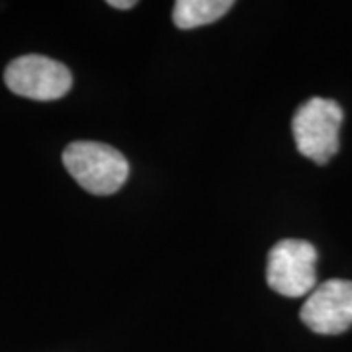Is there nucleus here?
I'll return each mask as SVG.
<instances>
[{
	"label": "nucleus",
	"mask_w": 352,
	"mask_h": 352,
	"mask_svg": "<svg viewBox=\"0 0 352 352\" xmlns=\"http://www.w3.org/2000/svg\"><path fill=\"white\" fill-rule=\"evenodd\" d=\"M63 164L82 188L96 196H110L126 184L129 164L110 145L75 141L63 151Z\"/></svg>",
	"instance_id": "1"
},
{
	"label": "nucleus",
	"mask_w": 352,
	"mask_h": 352,
	"mask_svg": "<svg viewBox=\"0 0 352 352\" xmlns=\"http://www.w3.org/2000/svg\"><path fill=\"white\" fill-rule=\"evenodd\" d=\"M342 108L329 98H309L294 113L292 131L298 151L317 164L329 163L339 151Z\"/></svg>",
	"instance_id": "2"
},
{
	"label": "nucleus",
	"mask_w": 352,
	"mask_h": 352,
	"mask_svg": "<svg viewBox=\"0 0 352 352\" xmlns=\"http://www.w3.org/2000/svg\"><path fill=\"white\" fill-rule=\"evenodd\" d=\"M315 263L317 251L311 243L302 239L280 241L268 252V286L286 298L305 296L315 289Z\"/></svg>",
	"instance_id": "3"
},
{
	"label": "nucleus",
	"mask_w": 352,
	"mask_h": 352,
	"mask_svg": "<svg viewBox=\"0 0 352 352\" xmlns=\"http://www.w3.org/2000/svg\"><path fill=\"white\" fill-rule=\"evenodd\" d=\"M6 87L14 94L32 100L63 98L73 87V75L63 63L45 55H22L4 71Z\"/></svg>",
	"instance_id": "4"
},
{
	"label": "nucleus",
	"mask_w": 352,
	"mask_h": 352,
	"mask_svg": "<svg viewBox=\"0 0 352 352\" xmlns=\"http://www.w3.org/2000/svg\"><path fill=\"white\" fill-rule=\"evenodd\" d=\"M302 321L319 335H339L352 325V282L333 278L309 294Z\"/></svg>",
	"instance_id": "5"
},
{
	"label": "nucleus",
	"mask_w": 352,
	"mask_h": 352,
	"mask_svg": "<svg viewBox=\"0 0 352 352\" xmlns=\"http://www.w3.org/2000/svg\"><path fill=\"white\" fill-rule=\"evenodd\" d=\"M233 6L231 0H178L175 2L173 20L180 30H192L219 20Z\"/></svg>",
	"instance_id": "6"
},
{
	"label": "nucleus",
	"mask_w": 352,
	"mask_h": 352,
	"mask_svg": "<svg viewBox=\"0 0 352 352\" xmlns=\"http://www.w3.org/2000/svg\"><path fill=\"white\" fill-rule=\"evenodd\" d=\"M108 4H110L112 8H120V10H127V8H133V6H135L138 2H135V0H126V2H118V0H110Z\"/></svg>",
	"instance_id": "7"
}]
</instances>
